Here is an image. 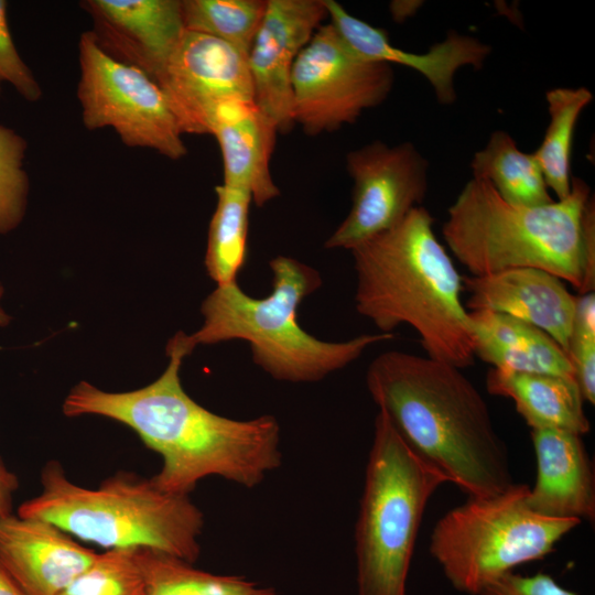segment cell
<instances>
[{"label": "cell", "mask_w": 595, "mask_h": 595, "mask_svg": "<svg viewBox=\"0 0 595 595\" xmlns=\"http://www.w3.org/2000/svg\"><path fill=\"white\" fill-rule=\"evenodd\" d=\"M217 202L212 216L205 267L217 285L238 282L247 260L250 194L225 184L215 187Z\"/></svg>", "instance_id": "23"}, {"label": "cell", "mask_w": 595, "mask_h": 595, "mask_svg": "<svg viewBox=\"0 0 595 595\" xmlns=\"http://www.w3.org/2000/svg\"><path fill=\"white\" fill-rule=\"evenodd\" d=\"M394 83L391 65L356 54L331 24H322L291 74L294 122L318 136L355 122L383 102Z\"/></svg>", "instance_id": "10"}, {"label": "cell", "mask_w": 595, "mask_h": 595, "mask_svg": "<svg viewBox=\"0 0 595 595\" xmlns=\"http://www.w3.org/2000/svg\"><path fill=\"white\" fill-rule=\"evenodd\" d=\"M442 235L472 273L533 268L569 282L578 294L595 288V206L589 186L572 177L563 199L513 205L473 177L447 209Z\"/></svg>", "instance_id": "4"}, {"label": "cell", "mask_w": 595, "mask_h": 595, "mask_svg": "<svg viewBox=\"0 0 595 595\" xmlns=\"http://www.w3.org/2000/svg\"><path fill=\"white\" fill-rule=\"evenodd\" d=\"M98 553L37 518H0V563L26 595H60Z\"/></svg>", "instance_id": "15"}, {"label": "cell", "mask_w": 595, "mask_h": 595, "mask_svg": "<svg viewBox=\"0 0 595 595\" xmlns=\"http://www.w3.org/2000/svg\"><path fill=\"white\" fill-rule=\"evenodd\" d=\"M466 306L512 316L549 334L565 351L576 296L552 273L533 268L508 269L463 278ZM567 354V353H566Z\"/></svg>", "instance_id": "17"}, {"label": "cell", "mask_w": 595, "mask_h": 595, "mask_svg": "<svg viewBox=\"0 0 595 595\" xmlns=\"http://www.w3.org/2000/svg\"><path fill=\"white\" fill-rule=\"evenodd\" d=\"M11 84L28 101L42 96L40 84L19 55L11 37L7 20V2L0 0V86Z\"/></svg>", "instance_id": "30"}, {"label": "cell", "mask_w": 595, "mask_h": 595, "mask_svg": "<svg viewBox=\"0 0 595 595\" xmlns=\"http://www.w3.org/2000/svg\"><path fill=\"white\" fill-rule=\"evenodd\" d=\"M267 0H181L186 31L221 40L248 57Z\"/></svg>", "instance_id": "26"}, {"label": "cell", "mask_w": 595, "mask_h": 595, "mask_svg": "<svg viewBox=\"0 0 595 595\" xmlns=\"http://www.w3.org/2000/svg\"><path fill=\"white\" fill-rule=\"evenodd\" d=\"M272 290L252 298L238 282L217 285L201 306L203 325L188 335L194 348L230 340L250 346L251 359L270 377L286 382H314L357 360L393 333L363 334L343 342L318 339L298 321L301 303L322 285L320 272L294 258L269 261Z\"/></svg>", "instance_id": "5"}, {"label": "cell", "mask_w": 595, "mask_h": 595, "mask_svg": "<svg viewBox=\"0 0 595 595\" xmlns=\"http://www.w3.org/2000/svg\"><path fill=\"white\" fill-rule=\"evenodd\" d=\"M545 98L550 121L533 155L549 190L555 193L556 199H563L571 192L570 162L576 122L593 100V94L585 87H561L548 90Z\"/></svg>", "instance_id": "24"}, {"label": "cell", "mask_w": 595, "mask_h": 595, "mask_svg": "<svg viewBox=\"0 0 595 595\" xmlns=\"http://www.w3.org/2000/svg\"><path fill=\"white\" fill-rule=\"evenodd\" d=\"M2 294H3V288L0 284V299H1ZM9 321H10V317L6 314V312L0 306V325L4 326V325H7L9 323Z\"/></svg>", "instance_id": "34"}, {"label": "cell", "mask_w": 595, "mask_h": 595, "mask_svg": "<svg viewBox=\"0 0 595 595\" xmlns=\"http://www.w3.org/2000/svg\"><path fill=\"white\" fill-rule=\"evenodd\" d=\"M60 595H144L141 548L98 553Z\"/></svg>", "instance_id": "27"}, {"label": "cell", "mask_w": 595, "mask_h": 595, "mask_svg": "<svg viewBox=\"0 0 595 595\" xmlns=\"http://www.w3.org/2000/svg\"><path fill=\"white\" fill-rule=\"evenodd\" d=\"M528 490L515 483L494 496L468 497L436 521L429 551L455 591L480 595L517 566L552 553L581 523L536 513Z\"/></svg>", "instance_id": "8"}, {"label": "cell", "mask_w": 595, "mask_h": 595, "mask_svg": "<svg viewBox=\"0 0 595 595\" xmlns=\"http://www.w3.org/2000/svg\"><path fill=\"white\" fill-rule=\"evenodd\" d=\"M184 133H209L218 108L253 99L248 57L207 34L184 32L158 82Z\"/></svg>", "instance_id": "12"}, {"label": "cell", "mask_w": 595, "mask_h": 595, "mask_svg": "<svg viewBox=\"0 0 595 595\" xmlns=\"http://www.w3.org/2000/svg\"><path fill=\"white\" fill-rule=\"evenodd\" d=\"M0 595H26L0 563Z\"/></svg>", "instance_id": "33"}, {"label": "cell", "mask_w": 595, "mask_h": 595, "mask_svg": "<svg viewBox=\"0 0 595 595\" xmlns=\"http://www.w3.org/2000/svg\"><path fill=\"white\" fill-rule=\"evenodd\" d=\"M366 386L405 443L468 497L494 496L515 484L488 405L459 368L389 350L369 364Z\"/></svg>", "instance_id": "2"}, {"label": "cell", "mask_w": 595, "mask_h": 595, "mask_svg": "<svg viewBox=\"0 0 595 595\" xmlns=\"http://www.w3.org/2000/svg\"><path fill=\"white\" fill-rule=\"evenodd\" d=\"M18 487L17 476L7 468L0 457V518L12 513L13 495Z\"/></svg>", "instance_id": "32"}, {"label": "cell", "mask_w": 595, "mask_h": 595, "mask_svg": "<svg viewBox=\"0 0 595 595\" xmlns=\"http://www.w3.org/2000/svg\"><path fill=\"white\" fill-rule=\"evenodd\" d=\"M77 97L84 126L112 128L128 147L147 148L178 160L186 153L183 132L160 87L141 69L108 55L93 31L79 39Z\"/></svg>", "instance_id": "9"}, {"label": "cell", "mask_w": 595, "mask_h": 595, "mask_svg": "<svg viewBox=\"0 0 595 595\" xmlns=\"http://www.w3.org/2000/svg\"><path fill=\"white\" fill-rule=\"evenodd\" d=\"M278 129L253 99H236L220 106L209 134L220 148L224 183L247 191L261 207L280 195L270 161Z\"/></svg>", "instance_id": "19"}, {"label": "cell", "mask_w": 595, "mask_h": 595, "mask_svg": "<svg viewBox=\"0 0 595 595\" xmlns=\"http://www.w3.org/2000/svg\"><path fill=\"white\" fill-rule=\"evenodd\" d=\"M346 166L354 181L351 206L325 248L351 250L394 227L425 198L429 163L410 142L375 141L349 152Z\"/></svg>", "instance_id": "11"}, {"label": "cell", "mask_w": 595, "mask_h": 595, "mask_svg": "<svg viewBox=\"0 0 595 595\" xmlns=\"http://www.w3.org/2000/svg\"><path fill=\"white\" fill-rule=\"evenodd\" d=\"M165 349L169 364L152 383L106 392L80 381L66 397L64 414H97L132 429L161 455L162 467L151 480L164 493L188 495L207 476L246 488L261 484L282 464L278 420L271 414L235 420L205 409L180 379L182 363L194 349L188 335L177 332Z\"/></svg>", "instance_id": "1"}, {"label": "cell", "mask_w": 595, "mask_h": 595, "mask_svg": "<svg viewBox=\"0 0 595 595\" xmlns=\"http://www.w3.org/2000/svg\"><path fill=\"white\" fill-rule=\"evenodd\" d=\"M480 595H576L547 573H507L488 585Z\"/></svg>", "instance_id": "31"}, {"label": "cell", "mask_w": 595, "mask_h": 595, "mask_svg": "<svg viewBox=\"0 0 595 595\" xmlns=\"http://www.w3.org/2000/svg\"><path fill=\"white\" fill-rule=\"evenodd\" d=\"M25 140L0 126V234L15 228L23 218L29 180L23 170Z\"/></svg>", "instance_id": "28"}, {"label": "cell", "mask_w": 595, "mask_h": 595, "mask_svg": "<svg viewBox=\"0 0 595 595\" xmlns=\"http://www.w3.org/2000/svg\"><path fill=\"white\" fill-rule=\"evenodd\" d=\"M99 46L156 83L184 32L180 0H88Z\"/></svg>", "instance_id": "14"}, {"label": "cell", "mask_w": 595, "mask_h": 595, "mask_svg": "<svg viewBox=\"0 0 595 595\" xmlns=\"http://www.w3.org/2000/svg\"><path fill=\"white\" fill-rule=\"evenodd\" d=\"M42 493L18 516L48 521L108 550L147 548L194 563L201 553L203 512L188 495L159 489L150 479L117 474L89 489L71 482L57 462L41 474Z\"/></svg>", "instance_id": "6"}, {"label": "cell", "mask_w": 595, "mask_h": 595, "mask_svg": "<svg viewBox=\"0 0 595 595\" xmlns=\"http://www.w3.org/2000/svg\"><path fill=\"white\" fill-rule=\"evenodd\" d=\"M331 24L360 57L386 64L410 67L432 86L439 102L455 101L454 76L465 66L479 69L491 52L480 40L448 31L446 37L425 53H414L392 45L385 30L351 15L335 0H325Z\"/></svg>", "instance_id": "16"}, {"label": "cell", "mask_w": 595, "mask_h": 595, "mask_svg": "<svg viewBox=\"0 0 595 595\" xmlns=\"http://www.w3.org/2000/svg\"><path fill=\"white\" fill-rule=\"evenodd\" d=\"M470 167L473 177L488 181L510 204L537 206L553 201L533 153L518 149L506 131L491 133L485 148L474 154Z\"/></svg>", "instance_id": "22"}, {"label": "cell", "mask_w": 595, "mask_h": 595, "mask_svg": "<svg viewBox=\"0 0 595 595\" xmlns=\"http://www.w3.org/2000/svg\"><path fill=\"white\" fill-rule=\"evenodd\" d=\"M433 225V216L419 206L394 227L350 250L355 307L380 333L410 325L428 357L463 369L475 360L462 302L463 277Z\"/></svg>", "instance_id": "3"}, {"label": "cell", "mask_w": 595, "mask_h": 595, "mask_svg": "<svg viewBox=\"0 0 595 595\" xmlns=\"http://www.w3.org/2000/svg\"><path fill=\"white\" fill-rule=\"evenodd\" d=\"M325 0H267L264 15L248 54L253 101L289 132L294 122L291 74L294 62L323 21Z\"/></svg>", "instance_id": "13"}, {"label": "cell", "mask_w": 595, "mask_h": 595, "mask_svg": "<svg viewBox=\"0 0 595 595\" xmlns=\"http://www.w3.org/2000/svg\"><path fill=\"white\" fill-rule=\"evenodd\" d=\"M144 595H275L237 575H216L164 552L141 548Z\"/></svg>", "instance_id": "25"}, {"label": "cell", "mask_w": 595, "mask_h": 595, "mask_svg": "<svg viewBox=\"0 0 595 595\" xmlns=\"http://www.w3.org/2000/svg\"><path fill=\"white\" fill-rule=\"evenodd\" d=\"M536 455V482L528 506L552 519H595V479L583 435L555 429L530 431Z\"/></svg>", "instance_id": "18"}, {"label": "cell", "mask_w": 595, "mask_h": 595, "mask_svg": "<svg viewBox=\"0 0 595 595\" xmlns=\"http://www.w3.org/2000/svg\"><path fill=\"white\" fill-rule=\"evenodd\" d=\"M444 483L378 410L355 528L357 595H407L425 507Z\"/></svg>", "instance_id": "7"}, {"label": "cell", "mask_w": 595, "mask_h": 595, "mask_svg": "<svg viewBox=\"0 0 595 595\" xmlns=\"http://www.w3.org/2000/svg\"><path fill=\"white\" fill-rule=\"evenodd\" d=\"M468 320L475 358L495 369L550 374L575 380L569 355L542 329L488 310H473L468 312Z\"/></svg>", "instance_id": "20"}, {"label": "cell", "mask_w": 595, "mask_h": 595, "mask_svg": "<svg viewBox=\"0 0 595 595\" xmlns=\"http://www.w3.org/2000/svg\"><path fill=\"white\" fill-rule=\"evenodd\" d=\"M567 355L584 401L595 403V294H578Z\"/></svg>", "instance_id": "29"}, {"label": "cell", "mask_w": 595, "mask_h": 595, "mask_svg": "<svg viewBox=\"0 0 595 595\" xmlns=\"http://www.w3.org/2000/svg\"><path fill=\"white\" fill-rule=\"evenodd\" d=\"M490 394L509 398L530 430L555 429L584 435L589 421L574 379L491 368L486 375Z\"/></svg>", "instance_id": "21"}]
</instances>
